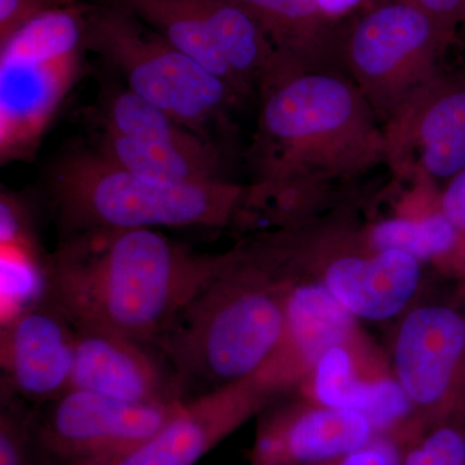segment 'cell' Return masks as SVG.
Returning a JSON list of instances; mask_svg holds the SVG:
<instances>
[{
	"mask_svg": "<svg viewBox=\"0 0 465 465\" xmlns=\"http://www.w3.org/2000/svg\"><path fill=\"white\" fill-rule=\"evenodd\" d=\"M45 195L60 235L158 228H224L243 220L246 185L226 180L159 185L73 145L45 173Z\"/></svg>",
	"mask_w": 465,
	"mask_h": 465,
	"instance_id": "4",
	"label": "cell"
},
{
	"mask_svg": "<svg viewBox=\"0 0 465 465\" xmlns=\"http://www.w3.org/2000/svg\"><path fill=\"white\" fill-rule=\"evenodd\" d=\"M397 381L415 405L448 411L465 387V316L446 305L415 309L394 348Z\"/></svg>",
	"mask_w": 465,
	"mask_h": 465,
	"instance_id": "13",
	"label": "cell"
},
{
	"mask_svg": "<svg viewBox=\"0 0 465 465\" xmlns=\"http://www.w3.org/2000/svg\"><path fill=\"white\" fill-rule=\"evenodd\" d=\"M90 116L94 127L152 145L197 155L225 154L224 150L207 143L164 110L128 90L121 81L106 84Z\"/></svg>",
	"mask_w": 465,
	"mask_h": 465,
	"instance_id": "19",
	"label": "cell"
},
{
	"mask_svg": "<svg viewBox=\"0 0 465 465\" xmlns=\"http://www.w3.org/2000/svg\"><path fill=\"white\" fill-rule=\"evenodd\" d=\"M92 148L128 173L159 185H186L226 180L225 154L197 155L166 146L152 145L94 127Z\"/></svg>",
	"mask_w": 465,
	"mask_h": 465,
	"instance_id": "20",
	"label": "cell"
},
{
	"mask_svg": "<svg viewBox=\"0 0 465 465\" xmlns=\"http://www.w3.org/2000/svg\"><path fill=\"white\" fill-rule=\"evenodd\" d=\"M391 2H396V0H366V8L378 7V5Z\"/></svg>",
	"mask_w": 465,
	"mask_h": 465,
	"instance_id": "29",
	"label": "cell"
},
{
	"mask_svg": "<svg viewBox=\"0 0 465 465\" xmlns=\"http://www.w3.org/2000/svg\"><path fill=\"white\" fill-rule=\"evenodd\" d=\"M382 128L394 174L449 182L465 168V72H440Z\"/></svg>",
	"mask_w": 465,
	"mask_h": 465,
	"instance_id": "10",
	"label": "cell"
},
{
	"mask_svg": "<svg viewBox=\"0 0 465 465\" xmlns=\"http://www.w3.org/2000/svg\"><path fill=\"white\" fill-rule=\"evenodd\" d=\"M85 3L48 12L0 45V163L30 162L84 70Z\"/></svg>",
	"mask_w": 465,
	"mask_h": 465,
	"instance_id": "6",
	"label": "cell"
},
{
	"mask_svg": "<svg viewBox=\"0 0 465 465\" xmlns=\"http://www.w3.org/2000/svg\"><path fill=\"white\" fill-rule=\"evenodd\" d=\"M75 327L43 295L5 318L0 332L2 391L39 407L70 390Z\"/></svg>",
	"mask_w": 465,
	"mask_h": 465,
	"instance_id": "11",
	"label": "cell"
},
{
	"mask_svg": "<svg viewBox=\"0 0 465 465\" xmlns=\"http://www.w3.org/2000/svg\"><path fill=\"white\" fill-rule=\"evenodd\" d=\"M84 21L85 48L128 90L224 150L232 114L246 105L232 87L121 5L85 3Z\"/></svg>",
	"mask_w": 465,
	"mask_h": 465,
	"instance_id": "5",
	"label": "cell"
},
{
	"mask_svg": "<svg viewBox=\"0 0 465 465\" xmlns=\"http://www.w3.org/2000/svg\"><path fill=\"white\" fill-rule=\"evenodd\" d=\"M73 324L76 339L70 390L133 403L188 400L158 349L106 327Z\"/></svg>",
	"mask_w": 465,
	"mask_h": 465,
	"instance_id": "14",
	"label": "cell"
},
{
	"mask_svg": "<svg viewBox=\"0 0 465 465\" xmlns=\"http://www.w3.org/2000/svg\"><path fill=\"white\" fill-rule=\"evenodd\" d=\"M84 0H0V45L35 18Z\"/></svg>",
	"mask_w": 465,
	"mask_h": 465,
	"instance_id": "25",
	"label": "cell"
},
{
	"mask_svg": "<svg viewBox=\"0 0 465 465\" xmlns=\"http://www.w3.org/2000/svg\"><path fill=\"white\" fill-rule=\"evenodd\" d=\"M274 372L186 400L179 414L150 439L115 457L78 465H195L256 414L280 381Z\"/></svg>",
	"mask_w": 465,
	"mask_h": 465,
	"instance_id": "12",
	"label": "cell"
},
{
	"mask_svg": "<svg viewBox=\"0 0 465 465\" xmlns=\"http://www.w3.org/2000/svg\"><path fill=\"white\" fill-rule=\"evenodd\" d=\"M459 235L442 213L421 219H391L379 223L369 234V246L374 251L399 250L419 262L449 252Z\"/></svg>",
	"mask_w": 465,
	"mask_h": 465,
	"instance_id": "22",
	"label": "cell"
},
{
	"mask_svg": "<svg viewBox=\"0 0 465 465\" xmlns=\"http://www.w3.org/2000/svg\"><path fill=\"white\" fill-rule=\"evenodd\" d=\"M402 451L391 440L376 437L371 443L347 457L320 465H401Z\"/></svg>",
	"mask_w": 465,
	"mask_h": 465,
	"instance_id": "26",
	"label": "cell"
},
{
	"mask_svg": "<svg viewBox=\"0 0 465 465\" xmlns=\"http://www.w3.org/2000/svg\"><path fill=\"white\" fill-rule=\"evenodd\" d=\"M264 30L281 56L314 69H341V24L321 0H232ZM342 73V72H341Z\"/></svg>",
	"mask_w": 465,
	"mask_h": 465,
	"instance_id": "17",
	"label": "cell"
},
{
	"mask_svg": "<svg viewBox=\"0 0 465 465\" xmlns=\"http://www.w3.org/2000/svg\"><path fill=\"white\" fill-rule=\"evenodd\" d=\"M231 251L206 253L157 229L60 235L45 293L73 323L106 327L157 349Z\"/></svg>",
	"mask_w": 465,
	"mask_h": 465,
	"instance_id": "1",
	"label": "cell"
},
{
	"mask_svg": "<svg viewBox=\"0 0 465 465\" xmlns=\"http://www.w3.org/2000/svg\"><path fill=\"white\" fill-rule=\"evenodd\" d=\"M440 213L465 237V168L449 180L440 200Z\"/></svg>",
	"mask_w": 465,
	"mask_h": 465,
	"instance_id": "27",
	"label": "cell"
},
{
	"mask_svg": "<svg viewBox=\"0 0 465 465\" xmlns=\"http://www.w3.org/2000/svg\"><path fill=\"white\" fill-rule=\"evenodd\" d=\"M185 401L133 403L87 391H66L38 410L34 407L39 465L91 463L128 451L179 414Z\"/></svg>",
	"mask_w": 465,
	"mask_h": 465,
	"instance_id": "9",
	"label": "cell"
},
{
	"mask_svg": "<svg viewBox=\"0 0 465 465\" xmlns=\"http://www.w3.org/2000/svg\"><path fill=\"white\" fill-rule=\"evenodd\" d=\"M450 38H454L459 24L465 21V0H414Z\"/></svg>",
	"mask_w": 465,
	"mask_h": 465,
	"instance_id": "28",
	"label": "cell"
},
{
	"mask_svg": "<svg viewBox=\"0 0 465 465\" xmlns=\"http://www.w3.org/2000/svg\"><path fill=\"white\" fill-rule=\"evenodd\" d=\"M244 210L302 180L351 182L385 163L384 128L353 81L278 54L260 87Z\"/></svg>",
	"mask_w": 465,
	"mask_h": 465,
	"instance_id": "2",
	"label": "cell"
},
{
	"mask_svg": "<svg viewBox=\"0 0 465 465\" xmlns=\"http://www.w3.org/2000/svg\"><path fill=\"white\" fill-rule=\"evenodd\" d=\"M0 465H39L34 439V406L2 391Z\"/></svg>",
	"mask_w": 465,
	"mask_h": 465,
	"instance_id": "23",
	"label": "cell"
},
{
	"mask_svg": "<svg viewBox=\"0 0 465 465\" xmlns=\"http://www.w3.org/2000/svg\"><path fill=\"white\" fill-rule=\"evenodd\" d=\"M451 42L414 0H396L341 24L339 63L384 125L442 72Z\"/></svg>",
	"mask_w": 465,
	"mask_h": 465,
	"instance_id": "7",
	"label": "cell"
},
{
	"mask_svg": "<svg viewBox=\"0 0 465 465\" xmlns=\"http://www.w3.org/2000/svg\"><path fill=\"white\" fill-rule=\"evenodd\" d=\"M420 262L399 250L342 253L324 269V284L354 317L385 321L397 316L420 283Z\"/></svg>",
	"mask_w": 465,
	"mask_h": 465,
	"instance_id": "16",
	"label": "cell"
},
{
	"mask_svg": "<svg viewBox=\"0 0 465 465\" xmlns=\"http://www.w3.org/2000/svg\"><path fill=\"white\" fill-rule=\"evenodd\" d=\"M354 316L324 283L290 287L286 296V339L309 365L330 349L342 347L353 330ZM283 344V347H284Z\"/></svg>",
	"mask_w": 465,
	"mask_h": 465,
	"instance_id": "21",
	"label": "cell"
},
{
	"mask_svg": "<svg viewBox=\"0 0 465 465\" xmlns=\"http://www.w3.org/2000/svg\"><path fill=\"white\" fill-rule=\"evenodd\" d=\"M146 25L219 76L244 103H256L277 61L273 43L232 0H103Z\"/></svg>",
	"mask_w": 465,
	"mask_h": 465,
	"instance_id": "8",
	"label": "cell"
},
{
	"mask_svg": "<svg viewBox=\"0 0 465 465\" xmlns=\"http://www.w3.org/2000/svg\"><path fill=\"white\" fill-rule=\"evenodd\" d=\"M401 465H465V424H437L409 445Z\"/></svg>",
	"mask_w": 465,
	"mask_h": 465,
	"instance_id": "24",
	"label": "cell"
},
{
	"mask_svg": "<svg viewBox=\"0 0 465 465\" xmlns=\"http://www.w3.org/2000/svg\"><path fill=\"white\" fill-rule=\"evenodd\" d=\"M266 237L231 250V259L158 344L183 396L249 381L281 356L289 286Z\"/></svg>",
	"mask_w": 465,
	"mask_h": 465,
	"instance_id": "3",
	"label": "cell"
},
{
	"mask_svg": "<svg viewBox=\"0 0 465 465\" xmlns=\"http://www.w3.org/2000/svg\"><path fill=\"white\" fill-rule=\"evenodd\" d=\"M369 419L321 406L265 418L259 425L250 465H320L347 457L376 439Z\"/></svg>",
	"mask_w": 465,
	"mask_h": 465,
	"instance_id": "15",
	"label": "cell"
},
{
	"mask_svg": "<svg viewBox=\"0 0 465 465\" xmlns=\"http://www.w3.org/2000/svg\"><path fill=\"white\" fill-rule=\"evenodd\" d=\"M314 391L322 406L366 416L376 432L390 430L411 409V401L399 381L361 379L344 347L330 349L318 361Z\"/></svg>",
	"mask_w": 465,
	"mask_h": 465,
	"instance_id": "18",
	"label": "cell"
}]
</instances>
